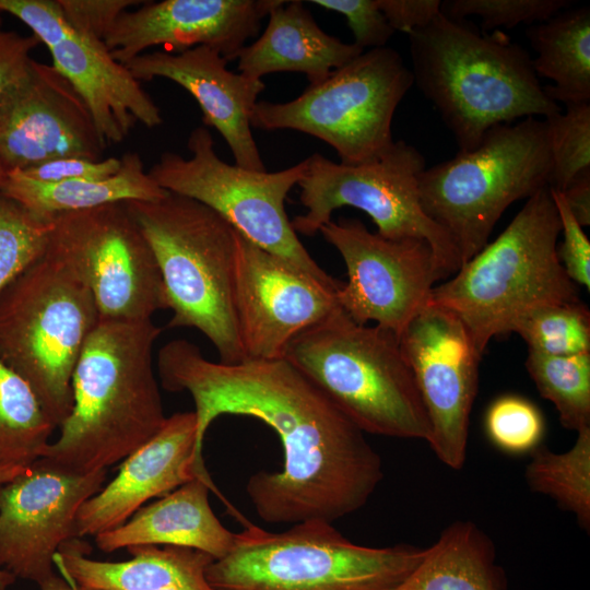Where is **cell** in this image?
<instances>
[{
    "label": "cell",
    "mask_w": 590,
    "mask_h": 590,
    "mask_svg": "<svg viewBox=\"0 0 590 590\" xmlns=\"http://www.w3.org/2000/svg\"><path fill=\"white\" fill-rule=\"evenodd\" d=\"M156 367L163 388L187 391L194 403L196 477L212 479L202 457L211 423L223 414L256 417L283 447V468L247 482L258 516L269 523L319 519L332 523L368 502L384 477L382 462L362 432L285 358L212 362L185 339L165 343Z\"/></svg>",
    "instance_id": "1"
},
{
    "label": "cell",
    "mask_w": 590,
    "mask_h": 590,
    "mask_svg": "<svg viewBox=\"0 0 590 590\" xmlns=\"http://www.w3.org/2000/svg\"><path fill=\"white\" fill-rule=\"evenodd\" d=\"M4 176H5V172H4L3 168L0 166V185H1V182H2V180H3V178H4Z\"/></svg>",
    "instance_id": "47"
},
{
    "label": "cell",
    "mask_w": 590,
    "mask_h": 590,
    "mask_svg": "<svg viewBox=\"0 0 590 590\" xmlns=\"http://www.w3.org/2000/svg\"><path fill=\"white\" fill-rule=\"evenodd\" d=\"M526 367L565 428L579 432L590 427V353L551 356L529 351Z\"/></svg>",
    "instance_id": "31"
},
{
    "label": "cell",
    "mask_w": 590,
    "mask_h": 590,
    "mask_svg": "<svg viewBox=\"0 0 590 590\" xmlns=\"http://www.w3.org/2000/svg\"><path fill=\"white\" fill-rule=\"evenodd\" d=\"M105 148L86 104L52 64L31 59L0 93L5 174L59 157L99 161Z\"/></svg>",
    "instance_id": "18"
},
{
    "label": "cell",
    "mask_w": 590,
    "mask_h": 590,
    "mask_svg": "<svg viewBox=\"0 0 590 590\" xmlns=\"http://www.w3.org/2000/svg\"><path fill=\"white\" fill-rule=\"evenodd\" d=\"M187 146L189 158L164 152L149 169L161 188L205 204L249 241L319 283L331 288L341 285L308 253L285 210L288 192L306 172L307 158L278 172L231 165L216 154L205 126L190 132Z\"/></svg>",
    "instance_id": "11"
},
{
    "label": "cell",
    "mask_w": 590,
    "mask_h": 590,
    "mask_svg": "<svg viewBox=\"0 0 590 590\" xmlns=\"http://www.w3.org/2000/svg\"><path fill=\"white\" fill-rule=\"evenodd\" d=\"M560 192L579 224L582 227L590 225V169L580 173Z\"/></svg>",
    "instance_id": "43"
},
{
    "label": "cell",
    "mask_w": 590,
    "mask_h": 590,
    "mask_svg": "<svg viewBox=\"0 0 590 590\" xmlns=\"http://www.w3.org/2000/svg\"><path fill=\"white\" fill-rule=\"evenodd\" d=\"M425 168L422 153L403 140L356 165L314 153L307 157L306 172L297 185L306 212L291 224L296 234L312 236L331 220L334 210L356 208L373 220L385 238L425 240L446 276H451L462 261L450 236L422 208L418 178Z\"/></svg>",
    "instance_id": "12"
},
{
    "label": "cell",
    "mask_w": 590,
    "mask_h": 590,
    "mask_svg": "<svg viewBox=\"0 0 590 590\" xmlns=\"http://www.w3.org/2000/svg\"><path fill=\"white\" fill-rule=\"evenodd\" d=\"M304 3L279 1L262 34L237 55L239 73L261 80L274 72H300L315 85L364 51L323 32Z\"/></svg>",
    "instance_id": "23"
},
{
    "label": "cell",
    "mask_w": 590,
    "mask_h": 590,
    "mask_svg": "<svg viewBox=\"0 0 590 590\" xmlns=\"http://www.w3.org/2000/svg\"><path fill=\"white\" fill-rule=\"evenodd\" d=\"M0 10L26 24L49 50L52 66L86 104L107 146L125 140L135 123L155 128L160 107L104 42L72 28L57 0H0Z\"/></svg>",
    "instance_id": "15"
},
{
    "label": "cell",
    "mask_w": 590,
    "mask_h": 590,
    "mask_svg": "<svg viewBox=\"0 0 590 590\" xmlns=\"http://www.w3.org/2000/svg\"><path fill=\"white\" fill-rule=\"evenodd\" d=\"M14 580L15 578L11 574L0 570V590H8Z\"/></svg>",
    "instance_id": "46"
},
{
    "label": "cell",
    "mask_w": 590,
    "mask_h": 590,
    "mask_svg": "<svg viewBox=\"0 0 590 590\" xmlns=\"http://www.w3.org/2000/svg\"><path fill=\"white\" fill-rule=\"evenodd\" d=\"M126 204L155 256L173 310L167 327L194 328L213 344L219 362H243L235 307L236 229L205 204L173 192Z\"/></svg>",
    "instance_id": "5"
},
{
    "label": "cell",
    "mask_w": 590,
    "mask_h": 590,
    "mask_svg": "<svg viewBox=\"0 0 590 590\" xmlns=\"http://www.w3.org/2000/svg\"><path fill=\"white\" fill-rule=\"evenodd\" d=\"M50 219L46 251L90 288L101 319L145 320L168 308L155 256L126 202Z\"/></svg>",
    "instance_id": "13"
},
{
    "label": "cell",
    "mask_w": 590,
    "mask_h": 590,
    "mask_svg": "<svg viewBox=\"0 0 590 590\" xmlns=\"http://www.w3.org/2000/svg\"><path fill=\"white\" fill-rule=\"evenodd\" d=\"M570 3L569 0H447L441 1V13L457 21L480 17L485 32L520 24L530 26L546 21Z\"/></svg>",
    "instance_id": "36"
},
{
    "label": "cell",
    "mask_w": 590,
    "mask_h": 590,
    "mask_svg": "<svg viewBox=\"0 0 590 590\" xmlns=\"http://www.w3.org/2000/svg\"><path fill=\"white\" fill-rule=\"evenodd\" d=\"M138 0H57L66 22L75 31L104 42L118 17Z\"/></svg>",
    "instance_id": "39"
},
{
    "label": "cell",
    "mask_w": 590,
    "mask_h": 590,
    "mask_svg": "<svg viewBox=\"0 0 590 590\" xmlns=\"http://www.w3.org/2000/svg\"><path fill=\"white\" fill-rule=\"evenodd\" d=\"M163 329L152 319H101L72 376V410L42 458L78 473L106 470L163 427L165 416L153 366Z\"/></svg>",
    "instance_id": "2"
},
{
    "label": "cell",
    "mask_w": 590,
    "mask_h": 590,
    "mask_svg": "<svg viewBox=\"0 0 590 590\" xmlns=\"http://www.w3.org/2000/svg\"><path fill=\"white\" fill-rule=\"evenodd\" d=\"M554 201L563 240L557 244L558 259L568 275L576 284L590 290V241L583 227L569 210L563 193L548 186Z\"/></svg>",
    "instance_id": "37"
},
{
    "label": "cell",
    "mask_w": 590,
    "mask_h": 590,
    "mask_svg": "<svg viewBox=\"0 0 590 590\" xmlns=\"http://www.w3.org/2000/svg\"><path fill=\"white\" fill-rule=\"evenodd\" d=\"M120 158V169L102 179L43 182L20 172H10L5 174L0 191L45 219L110 203L157 201L168 193L144 170L137 152H127Z\"/></svg>",
    "instance_id": "26"
},
{
    "label": "cell",
    "mask_w": 590,
    "mask_h": 590,
    "mask_svg": "<svg viewBox=\"0 0 590 590\" xmlns=\"http://www.w3.org/2000/svg\"><path fill=\"white\" fill-rule=\"evenodd\" d=\"M399 342L430 422L427 442L445 465L460 470L467 459L482 353L453 312L429 303L404 328Z\"/></svg>",
    "instance_id": "16"
},
{
    "label": "cell",
    "mask_w": 590,
    "mask_h": 590,
    "mask_svg": "<svg viewBox=\"0 0 590 590\" xmlns=\"http://www.w3.org/2000/svg\"><path fill=\"white\" fill-rule=\"evenodd\" d=\"M209 492L205 483L192 479L148 507H141L121 526L95 535L96 545L111 553L123 547L162 544L222 558L234 546L236 533L214 515Z\"/></svg>",
    "instance_id": "25"
},
{
    "label": "cell",
    "mask_w": 590,
    "mask_h": 590,
    "mask_svg": "<svg viewBox=\"0 0 590 590\" xmlns=\"http://www.w3.org/2000/svg\"><path fill=\"white\" fill-rule=\"evenodd\" d=\"M564 105V111L544 118L552 158L548 186L558 191L590 169V102Z\"/></svg>",
    "instance_id": "33"
},
{
    "label": "cell",
    "mask_w": 590,
    "mask_h": 590,
    "mask_svg": "<svg viewBox=\"0 0 590 590\" xmlns=\"http://www.w3.org/2000/svg\"><path fill=\"white\" fill-rule=\"evenodd\" d=\"M279 1H145L137 10L125 11L104 43L122 64L157 46L172 54L208 46L232 61L248 39L259 35L262 20Z\"/></svg>",
    "instance_id": "20"
},
{
    "label": "cell",
    "mask_w": 590,
    "mask_h": 590,
    "mask_svg": "<svg viewBox=\"0 0 590 590\" xmlns=\"http://www.w3.org/2000/svg\"><path fill=\"white\" fill-rule=\"evenodd\" d=\"M408 36L414 83L459 151L474 149L495 126L562 110L545 94L530 54L499 31L487 34L440 13Z\"/></svg>",
    "instance_id": "3"
},
{
    "label": "cell",
    "mask_w": 590,
    "mask_h": 590,
    "mask_svg": "<svg viewBox=\"0 0 590 590\" xmlns=\"http://www.w3.org/2000/svg\"><path fill=\"white\" fill-rule=\"evenodd\" d=\"M524 477L534 493L554 499L590 530V427L577 432L573 447L562 453L539 446L531 452Z\"/></svg>",
    "instance_id": "29"
},
{
    "label": "cell",
    "mask_w": 590,
    "mask_h": 590,
    "mask_svg": "<svg viewBox=\"0 0 590 590\" xmlns=\"http://www.w3.org/2000/svg\"><path fill=\"white\" fill-rule=\"evenodd\" d=\"M236 243L235 307L245 359L284 358L297 335L341 308L339 287L319 283L238 232Z\"/></svg>",
    "instance_id": "19"
},
{
    "label": "cell",
    "mask_w": 590,
    "mask_h": 590,
    "mask_svg": "<svg viewBox=\"0 0 590 590\" xmlns=\"http://www.w3.org/2000/svg\"><path fill=\"white\" fill-rule=\"evenodd\" d=\"M26 467L27 465L0 467V485L17 476L20 473H22L25 470Z\"/></svg>",
    "instance_id": "45"
},
{
    "label": "cell",
    "mask_w": 590,
    "mask_h": 590,
    "mask_svg": "<svg viewBox=\"0 0 590 590\" xmlns=\"http://www.w3.org/2000/svg\"><path fill=\"white\" fill-rule=\"evenodd\" d=\"M551 174L546 123L527 117L491 128L474 149L425 168L420 201L450 236L463 263L488 243L505 210L547 186Z\"/></svg>",
    "instance_id": "9"
},
{
    "label": "cell",
    "mask_w": 590,
    "mask_h": 590,
    "mask_svg": "<svg viewBox=\"0 0 590 590\" xmlns=\"http://www.w3.org/2000/svg\"><path fill=\"white\" fill-rule=\"evenodd\" d=\"M326 10L345 16L354 36V45L365 48L385 47L394 31L378 7L377 0H312Z\"/></svg>",
    "instance_id": "38"
},
{
    "label": "cell",
    "mask_w": 590,
    "mask_h": 590,
    "mask_svg": "<svg viewBox=\"0 0 590 590\" xmlns=\"http://www.w3.org/2000/svg\"><path fill=\"white\" fill-rule=\"evenodd\" d=\"M424 554L409 544L358 545L319 519L278 533L248 522L205 578L214 590H392Z\"/></svg>",
    "instance_id": "7"
},
{
    "label": "cell",
    "mask_w": 590,
    "mask_h": 590,
    "mask_svg": "<svg viewBox=\"0 0 590 590\" xmlns=\"http://www.w3.org/2000/svg\"><path fill=\"white\" fill-rule=\"evenodd\" d=\"M484 428L494 447L507 455L520 456L541 446L545 423L541 411L530 400L505 394L487 408Z\"/></svg>",
    "instance_id": "35"
},
{
    "label": "cell",
    "mask_w": 590,
    "mask_h": 590,
    "mask_svg": "<svg viewBox=\"0 0 590 590\" xmlns=\"http://www.w3.org/2000/svg\"><path fill=\"white\" fill-rule=\"evenodd\" d=\"M529 351L551 356L590 353V312L580 300L536 307L512 326Z\"/></svg>",
    "instance_id": "32"
},
{
    "label": "cell",
    "mask_w": 590,
    "mask_h": 590,
    "mask_svg": "<svg viewBox=\"0 0 590 590\" xmlns=\"http://www.w3.org/2000/svg\"><path fill=\"white\" fill-rule=\"evenodd\" d=\"M284 358L362 432L428 441L430 422L394 333L339 308L297 335Z\"/></svg>",
    "instance_id": "6"
},
{
    "label": "cell",
    "mask_w": 590,
    "mask_h": 590,
    "mask_svg": "<svg viewBox=\"0 0 590 590\" xmlns=\"http://www.w3.org/2000/svg\"><path fill=\"white\" fill-rule=\"evenodd\" d=\"M101 320L90 288L44 253L0 292V359L59 427L72 410V376Z\"/></svg>",
    "instance_id": "8"
},
{
    "label": "cell",
    "mask_w": 590,
    "mask_h": 590,
    "mask_svg": "<svg viewBox=\"0 0 590 590\" xmlns=\"http://www.w3.org/2000/svg\"><path fill=\"white\" fill-rule=\"evenodd\" d=\"M507 586L489 536L474 522L456 521L392 590H506Z\"/></svg>",
    "instance_id": "27"
},
{
    "label": "cell",
    "mask_w": 590,
    "mask_h": 590,
    "mask_svg": "<svg viewBox=\"0 0 590 590\" xmlns=\"http://www.w3.org/2000/svg\"><path fill=\"white\" fill-rule=\"evenodd\" d=\"M127 550L128 560H95L84 543L71 539L57 552L55 566L71 582L96 590H214L205 578L214 558L204 552L172 545Z\"/></svg>",
    "instance_id": "24"
},
{
    "label": "cell",
    "mask_w": 590,
    "mask_h": 590,
    "mask_svg": "<svg viewBox=\"0 0 590 590\" xmlns=\"http://www.w3.org/2000/svg\"><path fill=\"white\" fill-rule=\"evenodd\" d=\"M120 167L121 158L117 157L93 161L69 156L46 161L20 173L36 181L60 182L107 178L115 175Z\"/></svg>",
    "instance_id": "40"
},
{
    "label": "cell",
    "mask_w": 590,
    "mask_h": 590,
    "mask_svg": "<svg viewBox=\"0 0 590 590\" xmlns=\"http://www.w3.org/2000/svg\"><path fill=\"white\" fill-rule=\"evenodd\" d=\"M196 438L193 411L168 416L157 434L123 459L117 476L81 505L74 538L113 530L149 499L167 495L197 479Z\"/></svg>",
    "instance_id": "22"
},
{
    "label": "cell",
    "mask_w": 590,
    "mask_h": 590,
    "mask_svg": "<svg viewBox=\"0 0 590 590\" xmlns=\"http://www.w3.org/2000/svg\"><path fill=\"white\" fill-rule=\"evenodd\" d=\"M377 3L392 30L408 35L441 13L439 0H377Z\"/></svg>",
    "instance_id": "41"
},
{
    "label": "cell",
    "mask_w": 590,
    "mask_h": 590,
    "mask_svg": "<svg viewBox=\"0 0 590 590\" xmlns=\"http://www.w3.org/2000/svg\"><path fill=\"white\" fill-rule=\"evenodd\" d=\"M227 62L217 50L198 46L178 54L143 52L123 66L138 81L164 78L184 87L199 104L204 126L215 128L229 146L235 165L267 170L250 125L266 85L228 70Z\"/></svg>",
    "instance_id": "21"
},
{
    "label": "cell",
    "mask_w": 590,
    "mask_h": 590,
    "mask_svg": "<svg viewBox=\"0 0 590 590\" xmlns=\"http://www.w3.org/2000/svg\"><path fill=\"white\" fill-rule=\"evenodd\" d=\"M413 84L412 71L397 50L367 49L292 101H258L250 125L318 138L335 150L340 163L356 165L394 142L393 116Z\"/></svg>",
    "instance_id": "10"
},
{
    "label": "cell",
    "mask_w": 590,
    "mask_h": 590,
    "mask_svg": "<svg viewBox=\"0 0 590 590\" xmlns=\"http://www.w3.org/2000/svg\"><path fill=\"white\" fill-rule=\"evenodd\" d=\"M319 232L345 263L347 281L337 299L358 324L375 321L400 337L429 303L436 282L447 278L425 240L388 239L357 219L330 220Z\"/></svg>",
    "instance_id": "14"
},
{
    "label": "cell",
    "mask_w": 590,
    "mask_h": 590,
    "mask_svg": "<svg viewBox=\"0 0 590 590\" xmlns=\"http://www.w3.org/2000/svg\"><path fill=\"white\" fill-rule=\"evenodd\" d=\"M55 428L28 385L0 359V467L40 458Z\"/></svg>",
    "instance_id": "30"
},
{
    "label": "cell",
    "mask_w": 590,
    "mask_h": 590,
    "mask_svg": "<svg viewBox=\"0 0 590 590\" xmlns=\"http://www.w3.org/2000/svg\"><path fill=\"white\" fill-rule=\"evenodd\" d=\"M527 36L536 57L538 78L553 82L543 86L555 103L590 102V8L568 7L546 21L530 25Z\"/></svg>",
    "instance_id": "28"
},
{
    "label": "cell",
    "mask_w": 590,
    "mask_h": 590,
    "mask_svg": "<svg viewBox=\"0 0 590 590\" xmlns=\"http://www.w3.org/2000/svg\"><path fill=\"white\" fill-rule=\"evenodd\" d=\"M39 586L40 590H96L86 587H81L76 583L71 582L63 576L54 575L50 578L46 579Z\"/></svg>",
    "instance_id": "44"
},
{
    "label": "cell",
    "mask_w": 590,
    "mask_h": 590,
    "mask_svg": "<svg viewBox=\"0 0 590 590\" xmlns=\"http://www.w3.org/2000/svg\"><path fill=\"white\" fill-rule=\"evenodd\" d=\"M50 226L0 191V292L44 253Z\"/></svg>",
    "instance_id": "34"
},
{
    "label": "cell",
    "mask_w": 590,
    "mask_h": 590,
    "mask_svg": "<svg viewBox=\"0 0 590 590\" xmlns=\"http://www.w3.org/2000/svg\"><path fill=\"white\" fill-rule=\"evenodd\" d=\"M106 470L78 473L38 458L0 485V570L40 585L74 538L81 505L101 491Z\"/></svg>",
    "instance_id": "17"
},
{
    "label": "cell",
    "mask_w": 590,
    "mask_h": 590,
    "mask_svg": "<svg viewBox=\"0 0 590 590\" xmlns=\"http://www.w3.org/2000/svg\"><path fill=\"white\" fill-rule=\"evenodd\" d=\"M559 233L547 185L527 199L495 240L433 288L429 304L453 312L483 354L494 337L511 332L530 310L579 299L557 256Z\"/></svg>",
    "instance_id": "4"
},
{
    "label": "cell",
    "mask_w": 590,
    "mask_h": 590,
    "mask_svg": "<svg viewBox=\"0 0 590 590\" xmlns=\"http://www.w3.org/2000/svg\"><path fill=\"white\" fill-rule=\"evenodd\" d=\"M0 10V93L14 81L31 61V51L40 43L33 34L24 36L3 28Z\"/></svg>",
    "instance_id": "42"
}]
</instances>
